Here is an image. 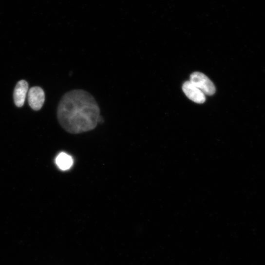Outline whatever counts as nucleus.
I'll list each match as a JSON object with an SVG mask.
<instances>
[{
	"mask_svg": "<svg viewBox=\"0 0 265 265\" xmlns=\"http://www.w3.org/2000/svg\"><path fill=\"white\" fill-rule=\"evenodd\" d=\"M29 105L35 111L40 110L44 103L45 95L44 91L39 87L30 89L28 93Z\"/></svg>",
	"mask_w": 265,
	"mask_h": 265,
	"instance_id": "3",
	"label": "nucleus"
},
{
	"mask_svg": "<svg viewBox=\"0 0 265 265\" xmlns=\"http://www.w3.org/2000/svg\"><path fill=\"white\" fill-rule=\"evenodd\" d=\"M182 90L187 97L193 102L197 104H203L206 102V95L189 81L184 83Z\"/></svg>",
	"mask_w": 265,
	"mask_h": 265,
	"instance_id": "4",
	"label": "nucleus"
},
{
	"mask_svg": "<svg viewBox=\"0 0 265 265\" xmlns=\"http://www.w3.org/2000/svg\"><path fill=\"white\" fill-rule=\"evenodd\" d=\"M29 85L25 80H21L17 84L14 93V102L18 107H22L26 99Z\"/></svg>",
	"mask_w": 265,
	"mask_h": 265,
	"instance_id": "5",
	"label": "nucleus"
},
{
	"mask_svg": "<svg viewBox=\"0 0 265 265\" xmlns=\"http://www.w3.org/2000/svg\"><path fill=\"white\" fill-rule=\"evenodd\" d=\"M55 162L60 170L65 171L72 168L74 164V160L70 155L61 152L56 157Z\"/></svg>",
	"mask_w": 265,
	"mask_h": 265,
	"instance_id": "6",
	"label": "nucleus"
},
{
	"mask_svg": "<svg viewBox=\"0 0 265 265\" xmlns=\"http://www.w3.org/2000/svg\"><path fill=\"white\" fill-rule=\"evenodd\" d=\"M100 116L97 102L91 94L83 90L65 93L57 109L59 124L66 132L73 134L95 129Z\"/></svg>",
	"mask_w": 265,
	"mask_h": 265,
	"instance_id": "1",
	"label": "nucleus"
},
{
	"mask_svg": "<svg viewBox=\"0 0 265 265\" xmlns=\"http://www.w3.org/2000/svg\"><path fill=\"white\" fill-rule=\"evenodd\" d=\"M189 81L205 95L211 96L216 92V88L213 83L201 73L195 72L192 74Z\"/></svg>",
	"mask_w": 265,
	"mask_h": 265,
	"instance_id": "2",
	"label": "nucleus"
}]
</instances>
